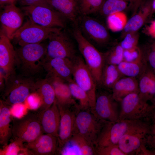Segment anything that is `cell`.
Instances as JSON below:
<instances>
[{"instance_id": "24", "label": "cell", "mask_w": 155, "mask_h": 155, "mask_svg": "<svg viewBox=\"0 0 155 155\" xmlns=\"http://www.w3.org/2000/svg\"><path fill=\"white\" fill-rule=\"evenodd\" d=\"M111 90L113 97L119 102L130 94L139 93L138 81L136 78L123 76L115 83Z\"/></svg>"}, {"instance_id": "5", "label": "cell", "mask_w": 155, "mask_h": 155, "mask_svg": "<svg viewBox=\"0 0 155 155\" xmlns=\"http://www.w3.org/2000/svg\"><path fill=\"white\" fill-rule=\"evenodd\" d=\"M6 86L2 97L3 101L7 105H13L24 102L33 92L35 83L31 78L15 76L14 74L5 81Z\"/></svg>"}, {"instance_id": "19", "label": "cell", "mask_w": 155, "mask_h": 155, "mask_svg": "<svg viewBox=\"0 0 155 155\" xmlns=\"http://www.w3.org/2000/svg\"><path fill=\"white\" fill-rule=\"evenodd\" d=\"M43 66L50 78L59 79L67 82L73 80V63L71 60L53 58L45 61Z\"/></svg>"}, {"instance_id": "44", "label": "cell", "mask_w": 155, "mask_h": 155, "mask_svg": "<svg viewBox=\"0 0 155 155\" xmlns=\"http://www.w3.org/2000/svg\"><path fill=\"white\" fill-rule=\"evenodd\" d=\"M148 34L152 38H155V20L152 21L147 29Z\"/></svg>"}, {"instance_id": "4", "label": "cell", "mask_w": 155, "mask_h": 155, "mask_svg": "<svg viewBox=\"0 0 155 155\" xmlns=\"http://www.w3.org/2000/svg\"><path fill=\"white\" fill-rule=\"evenodd\" d=\"M150 125L141 121L121 138L118 144L125 155H142L147 149Z\"/></svg>"}, {"instance_id": "25", "label": "cell", "mask_w": 155, "mask_h": 155, "mask_svg": "<svg viewBox=\"0 0 155 155\" xmlns=\"http://www.w3.org/2000/svg\"><path fill=\"white\" fill-rule=\"evenodd\" d=\"M10 108L3 100L0 101V144L7 146L12 137V121Z\"/></svg>"}, {"instance_id": "8", "label": "cell", "mask_w": 155, "mask_h": 155, "mask_svg": "<svg viewBox=\"0 0 155 155\" xmlns=\"http://www.w3.org/2000/svg\"><path fill=\"white\" fill-rule=\"evenodd\" d=\"M106 121L98 118L90 110H79L76 113L74 133L81 135L95 146L101 131Z\"/></svg>"}, {"instance_id": "43", "label": "cell", "mask_w": 155, "mask_h": 155, "mask_svg": "<svg viewBox=\"0 0 155 155\" xmlns=\"http://www.w3.org/2000/svg\"><path fill=\"white\" fill-rule=\"evenodd\" d=\"M24 108V105L22 103L15 104L10 109L11 114L16 118L20 117L23 114Z\"/></svg>"}, {"instance_id": "7", "label": "cell", "mask_w": 155, "mask_h": 155, "mask_svg": "<svg viewBox=\"0 0 155 155\" xmlns=\"http://www.w3.org/2000/svg\"><path fill=\"white\" fill-rule=\"evenodd\" d=\"M48 39L45 61L55 58L72 60L77 55L74 44L65 30L53 33Z\"/></svg>"}, {"instance_id": "28", "label": "cell", "mask_w": 155, "mask_h": 155, "mask_svg": "<svg viewBox=\"0 0 155 155\" xmlns=\"http://www.w3.org/2000/svg\"><path fill=\"white\" fill-rule=\"evenodd\" d=\"M147 64L146 55L144 54L136 60L130 62L123 61L117 67L123 76L136 78L140 75Z\"/></svg>"}, {"instance_id": "29", "label": "cell", "mask_w": 155, "mask_h": 155, "mask_svg": "<svg viewBox=\"0 0 155 155\" xmlns=\"http://www.w3.org/2000/svg\"><path fill=\"white\" fill-rule=\"evenodd\" d=\"M123 76L117 66L105 63L102 71L100 86L112 90L115 83Z\"/></svg>"}, {"instance_id": "32", "label": "cell", "mask_w": 155, "mask_h": 155, "mask_svg": "<svg viewBox=\"0 0 155 155\" xmlns=\"http://www.w3.org/2000/svg\"><path fill=\"white\" fill-rule=\"evenodd\" d=\"M104 0H77L80 16H89L98 12Z\"/></svg>"}, {"instance_id": "30", "label": "cell", "mask_w": 155, "mask_h": 155, "mask_svg": "<svg viewBox=\"0 0 155 155\" xmlns=\"http://www.w3.org/2000/svg\"><path fill=\"white\" fill-rule=\"evenodd\" d=\"M133 3V0H104L98 11L101 15L107 17L123 11Z\"/></svg>"}, {"instance_id": "17", "label": "cell", "mask_w": 155, "mask_h": 155, "mask_svg": "<svg viewBox=\"0 0 155 155\" xmlns=\"http://www.w3.org/2000/svg\"><path fill=\"white\" fill-rule=\"evenodd\" d=\"M10 39L2 29L0 31V66L5 72V81L15 73L14 67L16 65V51Z\"/></svg>"}, {"instance_id": "20", "label": "cell", "mask_w": 155, "mask_h": 155, "mask_svg": "<svg viewBox=\"0 0 155 155\" xmlns=\"http://www.w3.org/2000/svg\"><path fill=\"white\" fill-rule=\"evenodd\" d=\"M38 113V117L44 133L57 137L60 115L56 99L50 107Z\"/></svg>"}, {"instance_id": "35", "label": "cell", "mask_w": 155, "mask_h": 155, "mask_svg": "<svg viewBox=\"0 0 155 155\" xmlns=\"http://www.w3.org/2000/svg\"><path fill=\"white\" fill-rule=\"evenodd\" d=\"M11 143L0 150V155H29L24 144L17 141L11 140Z\"/></svg>"}, {"instance_id": "11", "label": "cell", "mask_w": 155, "mask_h": 155, "mask_svg": "<svg viewBox=\"0 0 155 155\" xmlns=\"http://www.w3.org/2000/svg\"><path fill=\"white\" fill-rule=\"evenodd\" d=\"M142 120H119L115 122L106 121L95 144V147L118 144L121 138L130 129Z\"/></svg>"}, {"instance_id": "39", "label": "cell", "mask_w": 155, "mask_h": 155, "mask_svg": "<svg viewBox=\"0 0 155 155\" xmlns=\"http://www.w3.org/2000/svg\"><path fill=\"white\" fill-rule=\"evenodd\" d=\"M144 54L137 46L131 49L125 50L123 52V61L128 62L133 61L137 60Z\"/></svg>"}, {"instance_id": "22", "label": "cell", "mask_w": 155, "mask_h": 155, "mask_svg": "<svg viewBox=\"0 0 155 155\" xmlns=\"http://www.w3.org/2000/svg\"><path fill=\"white\" fill-rule=\"evenodd\" d=\"M49 80L53 86L58 105L69 108L78 106L72 95L67 82L56 78H50Z\"/></svg>"}, {"instance_id": "15", "label": "cell", "mask_w": 155, "mask_h": 155, "mask_svg": "<svg viewBox=\"0 0 155 155\" xmlns=\"http://www.w3.org/2000/svg\"><path fill=\"white\" fill-rule=\"evenodd\" d=\"M3 8L0 16L2 30L10 40L12 39L13 34L22 26L24 14L14 3L5 5Z\"/></svg>"}, {"instance_id": "41", "label": "cell", "mask_w": 155, "mask_h": 155, "mask_svg": "<svg viewBox=\"0 0 155 155\" xmlns=\"http://www.w3.org/2000/svg\"><path fill=\"white\" fill-rule=\"evenodd\" d=\"M18 1L20 4L23 6H38L53 9L49 4L48 0H18Z\"/></svg>"}, {"instance_id": "12", "label": "cell", "mask_w": 155, "mask_h": 155, "mask_svg": "<svg viewBox=\"0 0 155 155\" xmlns=\"http://www.w3.org/2000/svg\"><path fill=\"white\" fill-rule=\"evenodd\" d=\"M22 10L33 22L48 28H65L67 19L54 9L38 6H24Z\"/></svg>"}, {"instance_id": "36", "label": "cell", "mask_w": 155, "mask_h": 155, "mask_svg": "<svg viewBox=\"0 0 155 155\" xmlns=\"http://www.w3.org/2000/svg\"><path fill=\"white\" fill-rule=\"evenodd\" d=\"M124 50L120 44L104 53L105 63L117 66L123 61Z\"/></svg>"}, {"instance_id": "23", "label": "cell", "mask_w": 155, "mask_h": 155, "mask_svg": "<svg viewBox=\"0 0 155 155\" xmlns=\"http://www.w3.org/2000/svg\"><path fill=\"white\" fill-rule=\"evenodd\" d=\"M53 9L63 16L73 25H77L80 16L76 0H48Z\"/></svg>"}, {"instance_id": "31", "label": "cell", "mask_w": 155, "mask_h": 155, "mask_svg": "<svg viewBox=\"0 0 155 155\" xmlns=\"http://www.w3.org/2000/svg\"><path fill=\"white\" fill-rule=\"evenodd\" d=\"M72 95L78 102L81 110H91L90 100L86 92L78 86L73 80L67 82Z\"/></svg>"}, {"instance_id": "1", "label": "cell", "mask_w": 155, "mask_h": 155, "mask_svg": "<svg viewBox=\"0 0 155 155\" xmlns=\"http://www.w3.org/2000/svg\"><path fill=\"white\" fill-rule=\"evenodd\" d=\"M16 65L22 75L31 78L44 69L46 46L40 43L29 44L16 49Z\"/></svg>"}, {"instance_id": "13", "label": "cell", "mask_w": 155, "mask_h": 155, "mask_svg": "<svg viewBox=\"0 0 155 155\" xmlns=\"http://www.w3.org/2000/svg\"><path fill=\"white\" fill-rule=\"evenodd\" d=\"M77 25L88 40L98 44L104 45L109 40V34L105 27L96 19L89 16H80Z\"/></svg>"}, {"instance_id": "37", "label": "cell", "mask_w": 155, "mask_h": 155, "mask_svg": "<svg viewBox=\"0 0 155 155\" xmlns=\"http://www.w3.org/2000/svg\"><path fill=\"white\" fill-rule=\"evenodd\" d=\"M139 37L137 31L128 32L124 36L120 44L124 50L135 47L137 46Z\"/></svg>"}, {"instance_id": "40", "label": "cell", "mask_w": 155, "mask_h": 155, "mask_svg": "<svg viewBox=\"0 0 155 155\" xmlns=\"http://www.w3.org/2000/svg\"><path fill=\"white\" fill-rule=\"evenodd\" d=\"M148 65L155 72V40L150 45L146 53Z\"/></svg>"}, {"instance_id": "6", "label": "cell", "mask_w": 155, "mask_h": 155, "mask_svg": "<svg viewBox=\"0 0 155 155\" xmlns=\"http://www.w3.org/2000/svg\"><path fill=\"white\" fill-rule=\"evenodd\" d=\"M120 102L119 120L143 121L144 119L150 118L155 108L152 104L142 99L138 93L127 95Z\"/></svg>"}, {"instance_id": "49", "label": "cell", "mask_w": 155, "mask_h": 155, "mask_svg": "<svg viewBox=\"0 0 155 155\" xmlns=\"http://www.w3.org/2000/svg\"><path fill=\"white\" fill-rule=\"evenodd\" d=\"M150 100L152 103V105L155 107V94Z\"/></svg>"}, {"instance_id": "48", "label": "cell", "mask_w": 155, "mask_h": 155, "mask_svg": "<svg viewBox=\"0 0 155 155\" xmlns=\"http://www.w3.org/2000/svg\"><path fill=\"white\" fill-rule=\"evenodd\" d=\"M150 118L152 119L153 123L155 122V108L153 111L150 116Z\"/></svg>"}, {"instance_id": "26", "label": "cell", "mask_w": 155, "mask_h": 155, "mask_svg": "<svg viewBox=\"0 0 155 155\" xmlns=\"http://www.w3.org/2000/svg\"><path fill=\"white\" fill-rule=\"evenodd\" d=\"M33 92L37 93L42 100L38 112L50 107L56 99L53 86L49 79L42 80L35 83Z\"/></svg>"}, {"instance_id": "2", "label": "cell", "mask_w": 155, "mask_h": 155, "mask_svg": "<svg viewBox=\"0 0 155 155\" xmlns=\"http://www.w3.org/2000/svg\"><path fill=\"white\" fill-rule=\"evenodd\" d=\"M73 36L86 64L92 73L97 87L100 86L102 71L105 63L104 53L99 51L83 35L77 25H73Z\"/></svg>"}, {"instance_id": "14", "label": "cell", "mask_w": 155, "mask_h": 155, "mask_svg": "<svg viewBox=\"0 0 155 155\" xmlns=\"http://www.w3.org/2000/svg\"><path fill=\"white\" fill-rule=\"evenodd\" d=\"M118 102L113 98L112 94L107 92L96 93L95 106L91 112L100 119L108 121H117L120 113Z\"/></svg>"}, {"instance_id": "42", "label": "cell", "mask_w": 155, "mask_h": 155, "mask_svg": "<svg viewBox=\"0 0 155 155\" xmlns=\"http://www.w3.org/2000/svg\"><path fill=\"white\" fill-rule=\"evenodd\" d=\"M26 99L28 104L31 108H37L41 105V99L39 95L36 92L31 93Z\"/></svg>"}, {"instance_id": "51", "label": "cell", "mask_w": 155, "mask_h": 155, "mask_svg": "<svg viewBox=\"0 0 155 155\" xmlns=\"http://www.w3.org/2000/svg\"><path fill=\"white\" fill-rule=\"evenodd\" d=\"M142 0H133V3L135 4L136 3L137 5L138 4H140V3L141 2V1Z\"/></svg>"}, {"instance_id": "21", "label": "cell", "mask_w": 155, "mask_h": 155, "mask_svg": "<svg viewBox=\"0 0 155 155\" xmlns=\"http://www.w3.org/2000/svg\"><path fill=\"white\" fill-rule=\"evenodd\" d=\"M138 77L139 95L148 102L155 94V72L148 64Z\"/></svg>"}, {"instance_id": "45", "label": "cell", "mask_w": 155, "mask_h": 155, "mask_svg": "<svg viewBox=\"0 0 155 155\" xmlns=\"http://www.w3.org/2000/svg\"><path fill=\"white\" fill-rule=\"evenodd\" d=\"M148 139L155 140V122L150 125V132Z\"/></svg>"}, {"instance_id": "52", "label": "cell", "mask_w": 155, "mask_h": 155, "mask_svg": "<svg viewBox=\"0 0 155 155\" xmlns=\"http://www.w3.org/2000/svg\"></svg>"}, {"instance_id": "50", "label": "cell", "mask_w": 155, "mask_h": 155, "mask_svg": "<svg viewBox=\"0 0 155 155\" xmlns=\"http://www.w3.org/2000/svg\"><path fill=\"white\" fill-rule=\"evenodd\" d=\"M152 11L153 12H155V0H153L152 2Z\"/></svg>"}, {"instance_id": "47", "label": "cell", "mask_w": 155, "mask_h": 155, "mask_svg": "<svg viewBox=\"0 0 155 155\" xmlns=\"http://www.w3.org/2000/svg\"><path fill=\"white\" fill-rule=\"evenodd\" d=\"M147 143L149 144L152 147L155 148V140L148 139Z\"/></svg>"}, {"instance_id": "38", "label": "cell", "mask_w": 155, "mask_h": 155, "mask_svg": "<svg viewBox=\"0 0 155 155\" xmlns=\"http://www.w3.org/2000/svg\"><path fill=\"white\" fill-rule=\"evenodd\" d=\"M96 155H125L118 144L95 147Z\"/></svg>"}, {"instance_id": "16", "label": "cell", "mask_w": 155, "mask_h": 155, "mask_svg": "<svg viewBox=\"0 0 155 155\" xmlns=\"http://www.w3.org/2000/svg\"><path fill=\"white\" fill-rule=\"evenodd\" d=\"M58 106L60 115L57 137L59 149L69 142L74 133L75 117L78 111L74 112L71 110L72 108L64 107L58 105Z\"/></svg>"}, {"instance_id": "18", "label": "cell", "mask_w": 155, "mask_h": 155, "mask_svg": "<svg viewBox=\"0 0 155 155\" xmlns=\"http://www.w3.org/2000/svg\"><path fill=\"white\" fill-rule=\"evenodd\" d=\"M29 155H52L58 153L57 137L50 134H42L34 141L24 144Z\"/></svg>"}, {"instance_id": "10", "label": "cell", "mask_w": 155, "mask_h": 155, "mask_svg": "<svg viewBox=\"0 0 155 155\" xmlns=\"http://www.w3.org/2000/svg\"><path fill=\"white\" fill-rule=\"evenodd\" d=\"M62 29L44 27L34 23L29 19L14 33L12 39L20 46L40 43L48 39L53 33Z\"/></svg>"}, {"instance_id": "33", "label": "cell", "mask_w": 155, "mask_h": 155, "mask_svg": "<svg viewBox=\"0 0 155 155\" xmlns=\"http://www.w3.org/2000/svg\"><path fill=\"white\" fill-rule=\"evenodd\" d=\"M107 20L108 27L114 32L123 30L127 21L126 16L123 11L108 16L107 17Z\"/></svg>"}, {"instance_id": "34", "label": "cell", "mask_w": 155, "mask_h": 155, "mask_svg": "<svg viewBox=\"0 0 155 155\" xmlns=\"http://www.w3.org/2000/svg\"><path fill=\"white\" fill-rule=\"evenodd\" d=\"M70 141L78 147L81 154L96 155L95 146L79 135L74 133Z\"/></svg>"}, {"instance_id": "3", "label": "cell", "mask_w": 155, "mask_h": 155, "mask_svg": "<svg viewBox=\"0 0 155 155\" xmlns=\"http://www.w3.org/2000/svg\"><path fill=\"white\" fill-rule=\"evenodd\" d=\"M43 133L37 114L28 112L20 118L12 117L11 140L27 144L34 141Z\"/></svg>"}, {"instance_id": "46", "label": "cell", "mask_w": 155, "mask_h": 155, "mask_svg": "<svg viewBox=\"0 0 155 155\" xmlns=\"http://www.w3.org/2000/svg\"><path fill=\"white\" fill-rule=\"evenodd\" d=\"M16 0H0V4L1 6L14 3Z\"/></svg>"}, {"instance_id": "9", "label": "cell", "mask_w": 155, "mask_h": 155, "mask_svg": "<svg viewBox=\"0 0 155 155\" xmlns=\"http://www.w3.org/2000/svg\"><path fill=\"white\" fill-rule=\"evenodd\" d=\"M72 60L73 79L87 94L92 111L95 104L97 85L92 73L81 56L77 55Z\"/></svg>"}, {"instance_id": "27", "label": "cell", "mask_w": 155, "mask_h": 155, "mask_svg": "<svg viewBox=\"0 0 155 155\" xmlns=\"http://www.w3.org/2000/svg\"><path fill=\"white\" fill-rule=\"evenodd\" d=\"M152 2L144 5L138 13L134 15L128 21L123 30L124 37L127 33L136 32L144 25L151 12Z\"/></svg>"}]
</instances>
